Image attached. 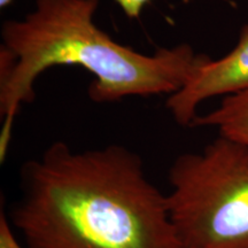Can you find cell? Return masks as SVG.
Wrapping results in <instances>:
<instances>
[{
  "instance_id": "3957f363",
  "label": "cell",
  "mask_w": 248,
  "mask_h": 248,
  "mask_svg": "<svg viewBox=\"0 0 248 248\" xmlns=\"http://www.w3.org/2000/svg\"><path fill=\"white\" fill-rule=\"evenodd\" d=\"M167 193L183 248H248V151L219 136L178 155Z\"/></svg>"
},
{
  "instance_id": "5b68a950",
  "label": "cell",
  "mask_w": 248,
  "mask_h": 248,
  "mask_svg": "<svg viewBox=\"0 0 248 248\" xmlns=\"http://www.w3.org/2000/svg\"><path fill=\"white\" fill-rule=\"evenodd\" d=\"M192 126L215 128L219 136L238 142L248 151V89L224 97L215 109L198 115Z\"/></svg>"
},
{
  "instance_id": "8992f818",
  "label": "cell",
  "mask_w": 248,
  "mask_h": 248,
  "mask_svg": "<svg viewBox=\"0 0 248 248\" xmlns=\"http://www.w3.org/2000/svg\"><path fill=\"white\" fill-rule=\"evenodd\" d=\"M0 248H26L9 224L5 212L0 213Z\"/></svg>"
},
{
  "instance_id": "6da1fadb",
  "label": "cell",
  "mask_w": 248,
  "mask_h": 248,
  "mask_svg": "<svg viewBox=\"0 0 248 248\" xmlns=\"http://www.w3.org/2000/svg\"><path fill=\"white\" fill-rule=\"evenodd\" d=\"M7 218L26 248H183L168 197L122 145L55 141L21 167Z\"/></svg>"
},
{
  "instance_id": "7a4b0ae2",
  "label": "cell",
  "mask_w": 248,
  "mask_h": 248,
  "mask_svg": "<svg viewBox=\"0 0 248 248\" xmlns=\"http://www.w3.org/2000/svg\"><path fill=\"white\" fill-rule=\"evenodd\" d=\"M99 0H36L22 20L1 28L0 157L7 154L15 116L35 100L38 77L55 66H79L94 76L88 94L97 104L172 94L204 57L188 44L141 53L117 43L93 21Z\"/></svg>"
},
{
  "instance_id": "52a82bcc",
  "label": "cell",
  "mask_w": 248,
  "mask_h": 248,
  "mask_svg": "<svg viewBox=\"0 0 248 248\" xmlns=\"http://www.w3.org/2000/svg\"><path fill=\"white\" fill-rule=\"evenodd\" d=\"M129 18H138L151 0H114Z\"/></svg>"
},
{
  "instance_id": "ba28073f",
  "label": "cell",
  "mask_w": 248,
  "mask_h": 248,
  "mask_svg": "<svg viewBox=\"0 0 248 248\" xmlns=\"http://www.w3.org/2000/svg\"><path fill=\"white\" fill-rule=\"evenodd\" d=\"M13 0H0V7L6 8L9 4H12Z\"/></svg>"
},
{
  "instance_id": "277c9868",
  "label": "cell",
  "mask_w": 248,
  "mask_h": 248,
  "mask_svg": "<svg viewBox=\"0 0 248 248\" xmlns=\"http://www.w3.org/2000/svg\"><path fill=\"white\" fill-rule=\"evenodd\" d=\"M248 89V23L241 28L232 51L213 60L204 54L190 78L178 91L170 94L167 109L183 126H192L198 109L214 97H229Z\"/></svg>"
}]
</instances>
